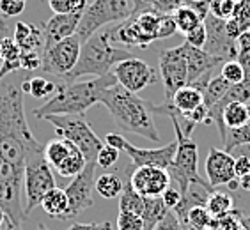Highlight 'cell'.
Listing matches in <instances>:
<instances>
[{"label": "cell", "mask_w": 250, "mask_h": 230, "mask_svg": "<svg viewBox=\"0 0 250 230\" xmlns=\"http://www.w3.org/2000/svg\"><path fill=\"white\" fill-rule=\"evenodd\" d=\"M21 188L23 186L20 184L0 181V207L5 212V221L16 227H21V223L27 220L21 202Z\"/></svg>", "instance_id": "19"}, {"label": "cell", "mask_w": 250, "mask_h": 230, "mask_svg": "<svg viewBox=\"0 0 250 230\" xmlns=\"http://www.w3.org/2000/svg\"><path fill=\"white\" fill-rule=\"evenodd\" d=\"M0 66H2V60H0Z\"/></svg>", "instance_id": "57"}, {"label": "cell", "mask_w": 250, "mask_h": 230, "mask_svg": "<svg viewBox=\"0 0 250 230\" xmlns=\"http://www.w3.org/2000/svg\"><path fill=\"white\" fill-rule=\"evenodd\" d=\"M112 73L117 78L119 85H123L130 92H135V94L144 91L146 87L153 85L156 82V78H158L156 71H154L149 64L137 57L126 58V60L119 62L112 69Z\"/></svg>", "instance_id": "15"}, {"label": "cell", "mask_w": 250, "mask_h": 230, "mask_svg": "<svg viewBox=\"0 0 250 230\" xmlns=\"http://www.w3.org/2000/svg\"><path fill=\"white\" fill-rule=\"evenodd\" d=\"M250 103H240V101H231L224 106L222 112V122L226 126V130H236L241 128L243 124L250 122V112H249Z\"/></svg>", "instance_id": "27"}, {"label": "cell", "mask_w": 250, "mask_h": 230, "mask_svg": "<svg viewBox=\"0 0 250 230\" xmlns=\"http://www.w3.org/2000/svg\"><path fill=\"white\" fill-rule=\"evenodd\" d=\"M206 175L208 182L213 188H218L222 184H229L236 179L234 173V156L227 153L226 149L209 147V154L206 158Z\"/></svg>", "instance_id": "17"}, {"label": "cell", "mask_w": 250, "mask_h": 230, "mask_svg": "<svg viewBox=\"0 0 250 230\" xmlns=\"http://www.w3.org/2000/svg\"><path fill=\"white\" fill-rule=\"evenodd\" d=\"M144 211L140 214L142 223H144V230H154L160 221L164 220L170 209H167L165 202L162 197H144Z\"/></svg>", "instance_id": "28"}, {"label": "cell", "mask_w": 250, "mask_h": 230, "mask_svg": "<svg viewBox=\"0 0 250 230\" xmlns=\"http://www.w3.org/2000/svg\"><path fill=\"white\" fill-rule=\"evenodd\" d=\"M170 120H172L174 131H176L178 149H176V156H174L170 167L167 168V172H168V175H170V181H174L176 188H178L179 193H181V197H183L192 182L202 179L197 172L199 151H197V144L193 142L192 136H185L178 122L174 119H170Z\"/></svg>", "instance_id": "7"}, {"label": "cell", "mask_w": 250, "mask_h": 230, "mask_svg": "<svg viewBox=\"0 0 250 230\" xmlns=\"http://www.w3.org/2000/svg\"><path fill=\"white\" fill-rule=\"evenodd\" d=\"M162 200L165 202L167 209H170V211H172L174 207H176L179 202H181V193H179L178 188H170V186H168L167 190L164 192V195H162Z\"/></svg>", "instance_id": "47"}, {"label": "cell", "mask_w": 250, "mask_h": 230, "mask_svg": "<svg viewBox=\"0 0 250 230\" xmlns=\"http://www.w3.org/2000/svg\"><path fill=\"white\" fill-rule=\"evenodd\" d=\"M117 230H144L142 218L131 212H119L117 216Z\"/></svg>", "instance_id": "41"}, {"label": "cell", "mask_w": 250, "mask_h": 230, "mask_svg": "<svg viewBox=\"0 0 250 230\" xmlns=\"http://www.w3.org/2000/svg\"><path fill=\"white\" fill-rule=\"evenodd\" d=\"M119 149L112 147V145H103L101 147V151L98 153V158H96V163L98 167L101 168H110L114 167V165L117 163V159H119Z\"/></svg>", "instance_id": "40"}, {"label": "cell", "mask_w": 250, "mask_h": 230, "mask_svg": "<svg viewBox=\"0 0 250 230\" xmlns=\"http://www.w3.org/2000/svg\"><path fill=\"white\" fill-rule=\"evenodd\" d=\"M66 230H114V225L110 221H103V223H73Z\"/></svg>", "instance_id": "48"}, {"label": "cell", "mask_w": 250, "mask_h": 230, "mask_svg": "<svg viewBox=\"0 0 250 230\" xmlns=\"http://www.w3.org/2000/svg\"><path fill=\"white\" fill-rule=\"evenodd\" d=\"M146 9H153L162 15H172L179 7H193L202 18L209 15V0H144Z\"/></svg>", "instance_id": "24"}, {"label": "cell", "mask_w": 250, "mask_h": 230, "mask_svg": "<svg viewBox=\"0 0 250 230\" xmlns=\"http://www.w3.org/2000/svg\"><path fill=\"white\" fill-rule=\"evenodd\" d=\"M206 209L209 211V214L213 218H220V216L227 214V212H231L234 209V200H232V197L229 193L215 190L209 195V198H208Z\"/></svg>", "instance_id": "33"}, {"label": "cell", "mask_w": 250, "mask_h": 230, "mask_svg": "<svg viewBox=\"0 0 250 230\" xmlns=\"http://www.w3.org/2000/svg\"><path fill=\"white\" fill-rule=\"evenodd\" d=\"M5 230H21V227H16L13 223H9V221H5Z\"/></svg>", "instance_id": "52"}, {"label": "cell", "mask_w": 250, "mask_h": 230, "mask_svg": "<svg viewBox=\"0 0 250 230\" xmlns=\"http://www.w3.org/2000/svg\"><path fill=\"white\" fill-rule=\"evenodd\" d=\"M178 32V25L174 21L172 15H164L158 23V30H156V41L158 39H167L172 38L174 34Z\"/></svg>", "instance_id": "43"}, {"label": "cell", "mask_w": 250, "mask_h": 230, "mask_svg": "<svg viewBox=\"0 0 250 230\" xmlns=\"http://www.w3.org/2000/svg\"><path fill=\"white\" fill-rule=\"evenodd\" d=\"M234 0H209V15L220 19H231L234 15Z\"/></svg>", "instance_id": "37"}, {"label": "cell", "mask_w": 250, "mask_h": 230, "mask_svg": "<svg viewBox=\"0 0 250 230\" xmlns=\"http://www.w3.org/2000/svg\"><path fill=\"white\" fill-rule=\"evenodd\" d=\"M44 158L62 177H77L87 165L80 149L66 138H53L44 145Z\"/></svg>", "instance_id": "11"}, {"label": "cell", "mask_w": 250, "mask_h": 230, "mask_svg": "<svg viewBox=\"0 0 250 230\" xmlns=\"http://www.w3.org/2000/svg\"><path fill=\"white\" fill-rule=\"evenodd\" d=\"M50 9L55 15H69V13H83L87 9V0H48Z\"/></svg>", "instance_id": "36"}, {"label": "cell", "mask_w": 250, "mask_h": 230, "mask_svg": "<svg viewBox=\"0 0 250 230\" xmlns=\"http://www.w3.org/2000/svg\"><path fill=\"white\" fill-rule=\"evenodd\" d=\"M80 50H82V41H80L77 34L71 36V38L62 39V41H59V43L43 50L41 69L44 73L59 77L62 80L67 73L77 66L78 57H80Z\"/></svg>", "instance_id": "10"}, {"label": "cell", "mask_w": 250, "mask_h": 230, "mask_svg": "<svg viewBox=\"0 0 250 230\" xmlns=\"http://www.w3.org/2000/svg\"><path fill=\"white\" fill-rule=\"evenodd\" d=\"M236 44H238V53H250V30L241 34L236 39Z\"/></svg>", "instance_id": "49"}, {"label": "cell", "mask_w": 250, "mask_h": 230, "mask_svg": "<svg viewBox=\"0 0 250 230\" xmlns=\"http://www.w3.org/2000/svg\"><path fill=\"white\" fill-rule=\"evenodd\" d=\"M243 145H250V122L243 124L241 128H236V130L227 131V138L224 149L227 153H234L238 147H243Z\"/></svg>", "instance_id": "34"}, {"label": "cell", "mask_w": 250, "mask_h": 230, "mask_svg": "<svg viewBox=\"0 0 250 230\" xmlns=\"http://www.w3.org/2000/svg\"><path fill=\"white\" fill-rule=\"evenodd\" d=\"M4 223H5V212L2 211V207H0V229L4 227Z\"/></svg>", "instance_id": "53"}, {"label": "cell", "mask_w": 250, "mask_h": 230, "mask_svg": "<svg viewBox=\"0 0 250 230\" xmlns=\"http://www.w3.org/2000/svg\"><path fill=\"white\" fill-rule=\"evenodd\" d=\"M38 230H50V229H46V227H44L43 223H39V225H38Z\"/></svg>", "instance_id": "54"}, {"label": "cell", "mask_w": 250, "mask_h": 230, "mask_svg": "<svg viewBox=\"0 0 250 230\" xmlns=\"http://www.w3.org/2000/svg\"><path fill=\"white\" fill-rule=\"evenodd\" d=\"M44 120L53 124L59 138L69 140L71 144L80 149L87 163L96 161L98 153L103 147V142L85 120V115H48L44 117Z\"/></svg>", "instance_id": "6"}, {"label": "cell", "mask_w": 250, "mask_h": 230, "mask_svg": "<svg viewBox=\"0 0 250 230\" xmlns=\"http://www.w3.org/2000/svg\"><path fill=\"white\" fill-rule=\"evenodd\" d=\"M53 188H57V184H55V177H53V168L44 158V151L30 156L25 163L23 172L25 214L29 216V212L34 207L41 206L44 195L52 192Z\"/></svg>", "instance_id": "8"}, {"label": "cell", "mask_w": 250, "mask_h": 230, "mask_svg": "<svg viewBox=\"0 0 250 230\" xmlns=\"http://www.w3.org/2000/svg\"><path fill=\"white\" fill-rule=\"evenodd\" d=\"M185 58H187V67H188V83H193L201 77H204L206 73H213V69L222 62L220 58L213 57L202 48H193L188 43H183L181 46Z\"/></svg>", "instance_id": "20"}, {"label": "cell", "mask_w": 250, "mask_h": 230, "mask_svg": "<svg viewBox=\"0 0 250 230\" xmlns=\"http://www.w3.org/2000/svg\"><path fill=\"white\" fill-rule=\"evenodd\" d=\"M82 19V13H69V15H53L43 25L44 34V48L59 43L66 38L75 36Z\"/></svg>", "instance_id": "18"}, {"label": "cell", "mask_w": 250, "mask_h": 230, "mask_svg": "<svg viewBox=\"0 0 250 230\" xmlns=\"http://www.w3.org/2000/svg\"><path fill=\"white\" fill-rule=\"evenodd\" d=\"M226 21L227 19L215 18L211 15H208L204 18L206 44L202 50L213 57L229 62V60H236V57H238V44H236V39H232L227 32Z\"/></svg>", "instance_id": "14"}, {"label": "cell", "mask_w": 250, "mask_h": 230, "mask_svg": "<svg viewBox=\"0 0 250 230\" xmlns=\"http://www.w3.org/2000/svg\"><path fill=\"white\" fill-rule=\"evenodd\" d=\"M123 177H119L117 173H103L94 182V190L103 198H116L123 192Z\"/></svg>", "instance_id": "31"}, {"label": "cell", "mask_w": 250, "mask_h": 230, "mask_svg": "<svg viewBox=\"0 0 250 230\" xmlns=\"http://www.w3.org/2000/svg\"><path fill=\"white\" fill-rule=\"evenodd\" d=\"M229 89H231V83L227 82L224 77L211 78V82L208 83V87L202 91V105L209 110L211 106L217 105L218 101L224 99V96L227 94Z\"/></svg>", "instance_id": "30"}, {"label": "cell", "mask_w": 250, "mask_h": 230, "mask_svg": "<svg viewBox=\"0 0 250 230\" xmlns=\"http://www.w3.org/2000/svg\"><path fill=\"white\" fill-rule=\"evenodd\" d=\"M25 11L23 0H0V15L2 18H15Z\"/></svg>", "instance_id": "42"}, {"label": "cell", "mask_w": 250, "mask_h": 230, "mask_svg": "<svg viewBox=\"0 0 250 230\" xmlns=\"http://www.w3.org/2000/svg\"><path fill=\"white\" fill-rule=\"evenodd\" d=\"M135 165L131 163L126 168V179H123V192L119 195V212H131V214L140 216L144 211V200L146 198L140 195L130 182V173L133 172Z\"/></svg>", "instance_id": "25"}, {"label": "cell", "mask_w": 250, "mask_h": 230, "mask_svg": "<svg viewBox=\"0 0 250 230\" xmlns=\"http://www.w3.org/2000/svg\"><path fill=\"white\" fill-rule=\"evenodd\" d=\"M20 55H21V50L16 44L15 38H7L5 36L0 41V60L2 62H5V60H20Z\"/></svg>", "instance_id": "39"}, {"label": "cell", "mask_w": 250, "mask_h": 230, "mask_svg": "<svg viewBox=\"0 0 250 230\" xmlns=\"http://www.w3.org/2000/svg\"><path fill=\"white\" fill-rule=\"evenodd\" d=\"M105 140H106V144L112 145V147L119 149V151H125V153L130 156L131 163H133L135 167L168 168L170 163H172L174 156H176V149H178V142H176V140L158 149L137 147V145L130 144V142L119 133H106Z\"/></svg>", "instance_id": "9"}, {"label": "cell", "mask_w": 250, "mask_h": 230, "mask_svg": "<svg viewBox=\"0 0 250 230\" xmlns=\"http://www.w3.org/2000/svg\"><path fill=\"white\" fill-rule=\"evenodd\" d=\"M100 105L108 110L121 130L130 131L153 142H160V133L153 117V105L149 101L142 99L135 92H130L123 85L116 83L101 94Z\"/></svg>", "instance_id": "2"}, {"label": "cell", "mask_w": 250, "mask_h": 230, "mask_svg": "<svg viewBox=\"0 0 250 230\" xmlns=\"http://www.w3.org/2000/svg\"><path fill=\"white\" fill-rule=\"evenodd\" d=\"M234 2H240V0H234Z\"/></svg>", "instance_id": "56"}, {"label": "cell", "mask_w": 250, "mask_h": 230, "mask_svg": "<svg viewBox=\"0 0 250 230\" xmlns=\"http://www.w3.org/2000/svg\"><path fill=\"white\" fill-rule=\"evenodd\" d=\"M144 9V0H94L82 13L77 36L83 43L105 25L126 21Z\"/></svg>", "instance_id": "5"}, {"label": "cell", "mask_w": 250, "mask_h": 230, "mask_svg": "<svg viewBox=\"0 0 250 230\" xmlns=\"http://www.w3.org/2000/svg\"><path fill=\"white\" fill-rule=\"evenodd\" d=\"M23 2H27V0H23Z\"/></svg>", "instance_id": "58"}, {"label": "cell", "mask_w": 250, "mask_h": 230, "mask_svg": "<svg viewBox=\"0 0 250 230\" xmlns=\"http://www.w3.org/2000/svg\"><path fill=\"white\" fill-rule=\"evenodd\" d=\"M181 223L190 225L195 230H208L213 223V216L209 214V211H208L204 206H199V207L190 209L187 218H185V221H181Z\"/></svg>", "instance_id": "35"}, {"label": "cell", "mask_w": 250, "mask_h": 230, "mask_svg": "<svg viewBox=\"0 0 250 230\" xmlns=\"http://www.w3.org/2000/svg\"><path fill=\"white\" fill-rule=\"evenodd\" d=\"M117 83L114 73L105 77L91 78L83 82H61L57 91L44 105L34 110L38 119H44L48 115H85L91 106L100 103L101 94Z\"/></svg>", "instance_id": "3"}, {"label": "cell", "mask_w": 250, "mask_h": 230, "mask_svg": "<svg viewBox=\"0 0 250 230\" xmlns=\"http://www.w3.org/2000/svg\"><path fill=\"white\" fill-rule=\"evenodd\" d=\"M213 192H215V188H213L206 179H199V181L192 182V184L188 186L187 193L181 197V202L172 209L174 214L178 216L179 221H185V218H187L190 209L199 207V206L206 207L208 198H209V195H211Z\"/></svg>", "instance_id": "21"}, {"label": "cell", "mask_w": 250, "mask_h": 230, "mask_svg": "<svg viewBox=\"0 0 250 230\" xmlns=\"http://www.w3.org/2000/svg\"><path fill=\"white\" fill-rule=\"evenodd\" d=\"M220 77L226 78L231 85H236V83H241L245 80V71H243V67L238 60H229V62L222 64Z\"/></svg>", "instance_id": "38"}, {"label": "cell", "mask_w": 250, "mask_h": 230, "mask_svg": "<svg viewBox=\"0 0 250 230\" xmlns=\"http://www.w3.org/2000/svg\"><path fill=\"white\" fill-rule=\"evenodd\" d=\"M44 145L36 140L25 117L21 83L9 80L0 83V154L25 170L30 156L43 153Z\"/></svg>", "instance_id": "1"}, {"label": "cell", "mask_w": 250, "mask_h": 230, "mask_svg": "<svg viewBox=\"0 0 250 230\" xmlns=\"http://www.w3.org/2000/svg\"><path fill=\"white\" fill-rule=\"evenodd\" d=\"M5 32H7V23H5L4 18H2V19H0V41H2V39L7 36Z\"/></svg>", "instance_id": "51"}, {"label": "cell", "mask_w": 250, "mask_h": 230, "mask_svg": "<svg viewBox=\"0 0 250 230\" xmlns=\"http://www.w3.org/2000/svg\"><path fill=\"white\" fill-rule=\"evenodd\" d=\"M238 181H240V190H245V192L250 193V173H247V175L240 177Z\"/></svg>", "instance_id": "50"}, {"label": "cell", "mask_w": 250, "mask_h": 230, "mask_svg": "<svg viewBox=\"0 0 250 230\" xmlns=\"http://www.w3.org/2000/svg\"><path fill=\"white\" fill-rule=\"evenodd\" d=\"M160 77L164 82L165 99H172L179 89L188 85L187 58L179 46L160 52Z\"/></svg>", "instance_id": "12"}, {"label": "cell", "mask_w": 250, "mask_h": 230, "mask_svg": "<svg viewBox=\"0 0 250 230\" xmlns=\"http://www.w3.org/2000/svg\"><path fill=\"white\" fill-rule=\"evenodd\" d=\"M21 91H23V94H30L36 99H44V97L55 94L57 83L46 80L44 77H34L21 82Z\"/></svg>", "instance_id": "29"}, {"label": "cell", "mask_w": 250, "mask_h": 230, "mask_svg": "<svg viewBox=\"0 0 250 230\" xmlns=\"http://www.w3.org/2000/svg\"><path fill=\"white\" fill-rule=\"evenodd\" d=\"M172 18L178 25V32L181 34L192 32L193 29H197L199 25L204 23V18L193 7H179L178 11L172 13Z\"/></svg>", "instance_id": "32"}, {"label": "cell", "mask_w": 250, "mask_h": 230, "mask_svg": "<svg viewBox=\"0 0 250 230\" xmlns=\"http://www.w3.org/2000/svg\"><path fill=\"white\" fill-rule=\"evenodd\" d=\"M96 161H89L85 165L82 172L78 173L77 177H73V181L69 182V186L66 188V195L69 200V211H67L66 220L75 218L82 211L89 209L94 204L92 198V192H94V173H96Z\"/></svg>", "instance_id": "13"}, {"label": "cell", "mask_w": 250, "mask_h": 230, "mask_svg": "<svg viewBox=\"0 0 250 230\" xmlns=\"http://www.w3.org/2000/svg\"><path fill=\"white\" fill-rule=\"evenodd\" d=\"M15 41L21 52H38L43 53L44 50V34L43 29L36 25L18 21L15 27Z\"/></svg>", "instance_id": "23"}, {"label": "cell", "mask_w": 250, "mask_h": 230, "mask_svg": "<svg viewBox=\"0 0 250 230\" xmlns=\"http://www.w3.org/2000/svg\"><path fill=\"white\" fill-rule=\"evenodd\" d=\"M154 230H185V225L179 221L178 216L174 214V211H168Z\"/></svg>", "instance_id": "46"}, {"label": "cell", "mask_w": 250, "mask_h": 230, "mask_svg": "<svg viewBox=\"0 0 250 230\" xmlns=\"http://www.w3.org/2000/svg\"><path fill=\"white\" fill-rule=\"evenodd\" d=\"M185 43H188L193 48H204V44H206V27H204V23L199 25L197 29H193L192 32L185 34Z\"/></svg>", "instance_id": "45"}, {"label": "cell", "mask_w": 250, "mask_h": 230, "mask_svg": "<svg viewBox=\"0 0 250 230\" xmlns=\"http://www.w3.org/2000/svg\"><path fill=\"white\" fill-rule=\"evenodd\" d=\"M41 55L43 53H38V52H21V55H20V66H21V69H25V71L39 69L41 62H43Z\"/></svg>", "instance_id": "44"}, {"label": "cell", "mask_w": 250, "mask_h": 230, "mask_svg": "<svg viewBox=\"0 0 250 230\" xmlns=\"http://www.w3.org/2000/svg\"><path fill=\"white\" fill-rule=\"evenodd\" d=\"M130 50L116 48L110 41V29L98 30L82 43L77 66L62 78V82H77L82 77H105L119 62L131 58Z\"/></svg>", "instance_id": "4"}, {"label": "cell", "mask_w": 250, "mask_h": 230, "mask_svg": "<svg viewBox=\"0 0 250 230\" xmlns=\"http://www.w3.org/2000/svg\"><path fill=\"white\" fill-rule=\"evenodd\" d=\"M41 207L50 218H59V220H66L67 211H69V200H67L66 190L62 188H53L52 192L44 195Z\"/></svg>", "instance_id": "26"}, {"label": "cell", "mask_w": 250, "mask_h": 230, "mask_svg": "<svg viewBox=\"0 0 250 230\" xmlns=\"http://www.w3.org/2000/svg\"><path fill=\"white\" fill-rule=\"evenodd\" d=\"M130 182L142 197H162L170 186V175L167 168L135 167L130 173Z\"/></svg>", "instance_id": "16"}, {"label": "cell", "mask_w": 250, "mask_h": 230, "mask_svg": "<svg viewBox=\"0 0 250 230\" xmlns=\"http://www.w3.org/2000/svg\"><path fill=\"white\" fill-rule=\"evenodd\" d=\"M110 41L116 43H123L125 46H139V48H147L151 43H154L153 39L147 38L140 27L137 25L135 18H128L126 21H121L119 25L110 29Z\"/></svg>", "instance_id": "22"}, {"label": "cell", "mask_w": 250, "mask_h": 230, "mask_svg": "<svg viewBox=\"0 0 250 230\" xmlns=\"http://www.w3.org/2000/svg\"><path fill=\"white\" fill-rule=\"evenodd\" d=\"M0 230H5V227H4V229H0Z\"/></svg>", "instance_id": "55"}]
</instances>
